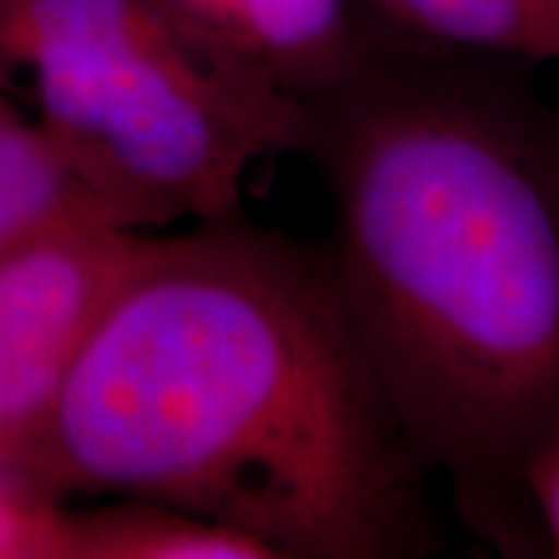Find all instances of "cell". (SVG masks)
Wrapping results in <instances>:
<instances>
[{
    "label": "cell",
    "instance_id": "8992f818",
    "mask_svg": "<svg viewBox=\"0 0 559 559\" xmlns=\"http://www.w3.org/2000/svg\"><path fill=\"white\" fill-rule=\"evenodd\" d=\"M382 25L457 50L559 62V0H358Z\"/></svg>",
    "mask_w": 559,
    "mask_h": 559
},
{
    "label": "cell",
    "instance_id": "8fae6325",
    "mask_svg": "<svg viewBox=\"0 0 559 559\" xmlns=\"http://www.w3.org/2000/svg\"><path fill=\"white\" fill-rule=\"evenodd\" d=\"M10 109H13V106H10V103H7V97L0 94V116H3V112H10Z\"/></svg>",
    "mask_w": 559,
    "mask_h": 559
},
{
    "label": "cell",
    "instance_id": "30bf717a",
    "mask_svg": "<svg viewBox=\"0 0 559 559\" xmlns=\"http://www.w3.org/2000/svg\"><path fill=\"white\" fill-rule=\"evenodd\" d=\"M525 498L538 525L544 557L559 559V426L532 451L522 473Z\"/></svg>",
    "mask_w": 559,
    "mask_h": 559
},
{
    "label": "cell",
    "instance_id": "3957f363",
    "mask_svg": "<svg viewBox=\"0 0 559 559\" xmlns=\"http://www.w3.org/2000/svg\"><path fill=\"white\" fill-rule=\"evenodd\" d=\"M0 66L32 75L38 124L131 230L237 215L249 171L296 134V100L150 0H0Z\"/></svg>",
    "mask_w": 559,
    "mask_h": 559
},
{
    "label": "cell",
    "instance_id": "52a82bcc",
    "mask_svg": "<svg viewBox=\"0 0 559 559\" xmlns=\"http://www.w3.org/2000/svg\"><path fill=\"white\" fill-rule=\"evenodd\" d=\"M72 218L119 224L38 121L0 116V255L32 234ZM124 227V224H119Z\"/></svg>",
    "mask_w": 559,
    "mask_h": 559
},
{
    "label": "cell",
    "instance_id": "9c48e42d",
    "mask_svg": "<svg viewBox=\"0 0 559 559\" xmlns=\"http://www.w3.org/2000/svg\"><path fill=\"white\" fill-rule=\"evenodd\" d=\"M0 559H81V507L0 463Z\"/></svg>",
    "mask_w": 559,
    "mask_h": 559
},
{
    "label": "cell",
    "instance_id": "6da1fadb",
    "mask_svg": "<svg viewBox=\"0 0 559 559\" xmlns=\"http://www.w3.org/2000/svg\"><path fill=\"white\" fill-rule=\"evenodd\" d=\"M532 72L380 22L296 103L289 146L326 190L323 252L407 439L503 557H544L522 473L559 426V109Z\"/></svg>",
    "mask_w": 559,
    "mask_h": 559
},
{
    "label": "cell",
    "instance_id": "277c9868",
    "mask_svg": "<svg viewBox=\"0 0 559 559\" xmlns=\"http://www.w3.org/2000/svg\"><path fill=\"white\" fill-rule=\"evenodd\" d=\"M153 242L112 221L72 218L0 255V451L60 392Z\"/></svg>",
    "mask_w": 559,
    "mask_h": 559
},
{
    "label": "cell",
    "instance_id": "5b68a950",
    "mask_svg": "<svg viewBox=\"0 0 559 559\" xmlns=\"http://www.w3.org/2000/svg\"><path fill=\"white\" fill-rule=\"evenodd\" d=\"M215 60L289 100L340 84L380 35L358 0H150Z\"/></svg>",
    "mask_w": 559,
    "mask_h": 559
},
{
    "label": "cell",
    "instance_id": "7a4b0ae2",
    "mask_svg": "<svg viewBox=\"0 0 559 559\" xmlns=\"http://www.w3.org/2000/svg\"><path fill=\"white\" fill-rule=\"evenodd\" d=\"M50 495L178 507L271 559L441 547L323 246L237 215L156 237L60 392L0 451Z\"/></svg>",
    "mask_w": 559,
    "mask_h": 559
},
{
    "label": "cell",
    "instance_id": "ba28073f",
    "mask_svg": "<svg viewBox=\"0 0 559 559\" xmlns=\"http://www.w3.org/2000/svg\"><path fill=\"white\" fill-rule=\"evenodd\" d=\"M81 559H271L259 540L178 507L116 498L81 507Z\"/></svg>",
    "mask_w": 559,
    "mask_h": 559
}]
</instances>
